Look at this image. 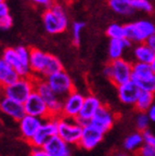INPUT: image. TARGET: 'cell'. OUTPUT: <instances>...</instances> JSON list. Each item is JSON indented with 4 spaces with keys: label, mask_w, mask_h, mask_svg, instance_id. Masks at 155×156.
<instances>
[{
    "label": "cell",
    "mask_w": 155,
    "mask_h": 156,
    "mask_svg": "<svg viewBox=\"0 0 155 156\" xmlns=\"http://www.w3.org/2000/svg\"><path fill=\"white\" fill-rule=\"evenodd\" d=\"M29 66L32 77L46 79L48 76L63 71V64L56 55L42 51L40 49H31Z\"/></svg>",
    "instance_id": "1"
},
{
    "label": "cell",
    "mask_w": 155,
    "mask_h": 156,
    "mask_svg": "<svg viewBox=\"0 0 155 156\" xmlns=\"http://www.w3.org/2000/svg\"><path fill=\"white\" fill-rule=\"evenodd\" d=\"M42 22L49 34H61L65 32L68 26L67 13L63 5L53 2L42 13Z\"/></svg>",
    "instance_id": "2"
},
{
    "label": "cell",
    "mask_w": 155,
    "mask_h": 156,
    "mask_svg": "<svg viewBox=\"0 0 155 156\" xmlns=\"http://www.w3.org/2000/svg\"><path fill=\"white\" fill-rule=\"evenodd\" d=\"M103 74L117 88L121 85H124L131 80L132 63L125 58L110 61L109 63L105 64L103 68Z\"/></svg>",
    "instance_id": "3"
},
{
    "label": "cell",
    "mask_w": 155,
    "mask_h": 156,
    "mask_svg": "<svg viewBox=\"0 0 155 156\" xmlns=\"http://www.w3.org/2000/svg\"><path fill=\"white\" fill-rule=\"evenodd\" d=\"M35 91L34 77H20L15 83L5 87H0V95L9 98L24 104L28 97Z\"/></svg>",
    "instance_id": "4"
},
{
    "label": "cell",
    "mask_w": 155,
    "mask_h": 156,
    "mask_svg": "<svg viewBox=\"0 0 155 156\" xmlns=\"http://www.w3.org/2000/svg\"><path fill=\"white\" fill-rule=\"evenodd\" d=\"M35 91L45 100L47 106H48L50 116L54 117V118H60L62 116L63 99L59 98L53 92V90L50 88L46 79L35 78Z\"/></svg>",
    "instance_id": "5"
},
{
    "label": "cell",
    "mask_w": 155,
    "mask_h": 156,
    "mask_svg": "<svg viewBox=\"0 0 155 156\" xmlns=\"http://www.w3.org/2000/svg\"><path fill=\"white\" fill-rule=\"evenodd\" d=\"M131 80L136 83L141 91L155 94V74L152 72L150 64L132 63V76Z\"/></svg>",
    "instance_id": "6"
},
{
    "label": "cell",
    "mask_w": 155,
    "mask_h": 156,
    "mask_svg": "<svg viewBox=\"0 0 155 156\" xmlns=\"http://www.w3.org/2000/svg\"><path fill=\"white\" fill-rule=\"evenodd\" d=\"M154 34L155 24L148 20H140L125 25V38L131 42L144 44L146 39Z\"/></svg>",
    "instance_id": "7"
},
{
    "label": "cell",
    "mask_w": 155,
    "mask_h": 156,
    "mask_svg": "<svg viewBox=\"0 0 155 156\" xmlns=\"http://www.w3.org/2000/svg\"><path fill=\"white\" fill-rule=\"evenodd\" d=\"M81 132L82 126L76 119L63 116L58 118V136L70 145H78Z\"/></svg>",
    "instance_id": "8"
},
{
    "label": "cell",
    "mask_w": 155,
    "mask_h": 156,
    "mask_svg": "<svg viewBox=\"0 0 155 156\" xmlns=\"http://www.w3.org/2000/svg\"><path fill=\"white\" fill-rule=\"evenodd\" d=\"M46 80L51 89L53 90V92L61 99H64L66 95L76 90L72 77L64 69L48 76Z\"/></svg>",
    "instance_id": "9"
},
{
    "label": "cell",
    "mask_w": 155,
    "mask_h": 156,
    "mask_svg": "<svg viewBox=\"0 0 155 156\" xmlns=\"http://www.w3.org/2000/svg\"><path fill=\"white\" fill-rule=\"evenodd\" d=\"M56 136H58V118L49 117L42 120V124L39 127L38 131L28 144L32 146V149L34 147L42 149L45 144Z\"/></svg>",
    "instance_id": "10"
},
{
    "label": "cell",
    "mask_w": 155,
    "mask_h": 156,
    "mask_svg": "<svg viewBox=\"0 0 155 156\" xmlns=\"http://www.w3.org/2000/svg\"><path fill=\"white\" fill-rule=\"evenodd\" d=\"M104 132L101 131L95 125L89 122V124L82 127L81 138H80L78 146L86 150V151L93 150L102 142V140L104 138Z\"/></svg>",
    "instance_id": "11"
},
{
    "label": "cell",
    "mask_w": 155,
    "mask_h": 156,
    "mask_svg": "<svg viewBox=\"0 0 155 156\" xmlns=\"http://www.w3.org/2000/svg\"><path fill=\"white\" fill-rule=\"evenodd\" d=\"M24 110L26 115L37 117L42 120L51 117L45 100L36 91H34L24 102Z\"/></svg>",
    "instance_id": "12"
},
{
    "label": "cell",
    "mask_w": 155,
    "mask_h": 156,
    "mask_svg": "<svg viewBox=\"0 0 155 156\" xmlns=\"http://www.w3.org/2000/svg\"><path fill=\"white\" fill-rule=\"evenodd\" d=\"M85 101V95L77 90H74L63 99L62 116L76 119L81 111L82 104Z\"/></svg>",
    "instance_id": "13"
},
{
    "label": "cell",
    "mask_w": 155,
    "mask_h": 156,
    "mask_svg": "<svg viewBox=\"0 0 155 156\" xmlns=\"http://www.w3.org/2000/svg\"><path fill=\"white\" fill-rule=\"evenodd\" d=\"M102 105H103V103H102L101 101L99 100V98L96 97L95 94L85 95V101H84V104H82L81 111H80L79 115H78V117L76 118V120H77L82 127L85 126V125L89 124Z\"/></svg>",
    "instance_id": "14"
},
{
    "label": "cell",
    "mask_w": 155,
    "mask_h": 156,
    "mask_svg": "<svg viewBox=\"0 0 155 156\" xmlns=\"http://www.w3.org/2000/svg\"><path fill=\"white\" fill-rule=\"evenodd\" d=\"M115 120H116L115 113L109 106L103 104L100 107V110L98 111L97 114L95 115V117L92 118V120L90 122L95 125L97 128H99L101 131L106 133L107 131H110L113 128Z\"/></svg>",
    "instance_id": "15"
},
{
    "label": "cell",
    "mask_w": 155,
    "mask_h": 156,
    "mask_svg": "<svg viewBox=\"0 0 155 156\" xmlns=\"http://www.w3.org/2000/svg\"><path fill=\"white\" fill-rule=\"evenodd\" d=\"M2 60H5L10 66H12L14 68L16 73L19 74L21 77H31L32 73H31V66L28 64L24 63L21 60V58L17 54L15 48H7L3 51Z\"/></svg>",
    "instance_id": "16"
},
{
    "label": "cell",
    "mask_w": 155,
    "mask_h": 156,
    "mask_svg": "<svg viewBox=\"0 0 155 156\" xmlns=\"http://www.w3.org/2000/svg\"><path fill=\"white\" fill-rule=\"evenodd\" d=\"M0 111L5 116L16 122H20L26 115L23 103H20L9 98L1 97V95H0Z\"/></svg>",
    "instance_id": "17"
},
{
    "label": "cell",
    "mask_w": 155,
    "mask_h": 156,
    "mask_svg": "<svg viewBox=\"0 0 155 156\" xmlns=\"http://www.w3.org/2000/svg\"><path fill=\"white\" fill-rule=\"evenodd\" d=\"M41 124H42V119L40 118L31 116V115H25L19 122V129L22 139L29 143L36 132L38 131Z\"/></svg>",
    "instance_id": "18"
},
{
    "label": "cell",
    "mask_w": 155,
    "mask_h": 156,
    "mask_svg": "<svg viewBox=\"0 0 155 156\" xmlns=\"http://www.w3.org/2000/svg\"><path fill=\"white\" fill-rule=\"evenodd\" d=\"M140 92H141V90L139 89V87L133 83L132 80L117 87L118 99H119V101L125 105L135 106Z\"/></svg>",
    "instance_id": "19"
},
{
    "label": "cell",
    "mask_w": 155,
    "mask_h": 156,
    "mask_svg": "<svg viewBox=\"0 0 155 156\" xmlns=\"http://www.w3.org/2000/svg\"><path fill=\"white\" fill-rule=\"evenodd\" d=\"M42 149L49 156H72V145L56 136L48 141Z\"/></svg>",
    "instance_id": "20"
},
{
    "label": "cell",
    "mask_w": 155,
    "mask_h": 156,
    "mask_svg": "<svg viewBox=\"0 0 155 156\" xmlns=\"http://www.w3.org/2000/svg\"><path fill=\"white\" fill-rule=\"evenodd\" d=\"M132 42L128 39H110L109 44V58L110 61H115L123 58L124 52L127 48H130Z\"/></svg>",
    "instance_id": "21"
},
{
    "label": "cell",
    "mask_w": 155,
    "mask_h": 156,
    "mask_svg": "<svg viewBox=\"0 0 155 156\" xmlns=\"http://www.w3.org/2000/svg\"><path fill=\"white\" fill-rule=\"evenodd\" d=\"M20 77L21 76L16 73L14 68L0 58V87L11 85L15 83Z\"/></svg>",
    "instance_id": "22"
},
{
    "label": "cell",
    "mask_w": 155,
    "mask_h": 156,
    "mask_svg": "<svg viewBox=\"0 0 155 156\" xmlns=\"http://www.w3.org/2000/svg\"><path fill=\"white\" fill-rule=\"evenodd\" d=\"M132 53L136 62L146 64H151L155 55V52L152 51L146 44H137L133 48Z\"/></svg>",
    "instance_id": "23"
},
{
    "label": "cell",
    "mask_w": 155,
    "mask_h": 156,
    "mask_svg": "<svg viewBox=\"0 0 155 156\" xmlns=\"http://www.w3.org/2000/svg\"><path fill=\"white\" fill-rule=\"evenodd\" d=\"M144 144L142 132H132L124 140V150L126 152H138Z\"/></svg>",
    "instance_id": "24"
},
{
    "label": "cell",
    "mask_w": 155,
    "mask_h": 156,
    "mask_svg": "<svg viewBox=\"0 0 155 156\" xmlns=\"http://www.w3.org/2000/svg\"><path fill=\"white\" fill-rule=\"evenodd\" d=\"M107 5L112 11L124 16H128L135 12L130 0H107Z\"/></svg>",
    "instance_id": "25"
},
{
    "label": "cell",
    "mask_w": 155,
    "mask_h": 156,
    "mask_svg": "<svg viewBox=\"0 0 155 156\" xmlns=\"http://www.w3.org/2000/svg\"><path fill=\"white\" fill-rule=\"evenodd\" d=\"M153 104H154V94L146 92V91H141L138 97V100L135 104V108L139 113H146Z\"/></svg>",
    "instance_id": "26"
},
{
    "label": "cell",
    "mask_w": 155,
    "mask_h": 156,
    "mask_svg": "<svg viewBox=\"0 0 155 156\" xmlns=\"http://www.w3.org/2000/svg\"><path fill=\"white\" fill-rule=\"evenodd\" d=\"M106 35L110 39H124L125 38V25L117 24V23L109 25V27L106 28Z\"/></svg>",
    "instance_id": "27"
},
{
    "label": "cell",
    "mask_w": 155,
    "mask_h": 156,
    "mask_svg": "<svg viewBox=\"0 0 155 156\" xmlns=\"http://www.w3.org/2000/svg\"><path fill=\"white\" fill-rule=\"evenodd\" d=\"M150 118H149L146 113H138L135 119V124H136V128L138 129L139 132H144L149 129L150 126Z\"/></svg>",
    "instance_id": "28"
},
{
    "label": "cell",
    "mask_w": 155,
    "mask_h": 156,
    "mask_svg": "<svg viewBox=\"0 0 155 156\" xmlns=\"http://www.w3.org/2000/svg\"><path fill=\"white\" fill-rule=\"evenodd\" d=\"M130 1L135 11H142V12L146 13H151L154 10L150 0H130Z\"/></svg>",
    "instance_id": "29"
},
{
    "label": "cell",
    "mask_w": 155,
    "mask_h": 156,
    "mask_svg": "<svg viewBox=\"0 0 155 156\" xmlns=\"http://www.w3.org/2000/svg\"><path fill=\"white\" fill-rule=\"evenodd\" d=\"M86 24L84 22H74L72 27V36H73V44L75 46H79L81 40V33L85 28Z\"/></svg>",
    "instance_id": "30"
},
{
    "label": "cell",
    "mask_w": 155,
    "mask_h": 156,
    "mask_svg": "<svg viewBox=\"0 0 155 156\" xmlns=\"http://www.w3.org/2000/svg\"><path fill=\"white\" fill-rule=\"evenodd\" d=\"M143 134V140H144V144H148V145L155 147V133H153L150 130H146V131L142 132Z\"/></svg>",
    "instance_id": "31"
},
{
    "label": "cell",
    "mask_w": 155,
    "mask_h": 156,
    "mask_svg": "<svg viewBox=\"0 0 155 156\" xmlns=\"http://www.w3.org/2000/svg\"><path fill=\"white\" fill-rule=\"evenodd\" d=\"M139 156H155V147L148 145V144H143L142 147L138 151Z\"/></svg>",
    "instance_id": "32"
},
{
    "label": "cell",
    "mask_w": 155,
    "mask_h": 156,
    "mask_svg": "<svg viewBox=\"0 0 155 156\" xmlns=\"http://www.w3.org/2000/svg\"><path fill=\"white\" fill-rule=\"evenodd\" d=\"M12 25H13V19L10 14L5 16L0 21V29H3V30H7V29L11 28Z\"/></svg>",
    "instance_id": "33"
},
{
    "label": "cell",
    "mask_w": 155,
    "mask_h": 156,
    "mask_svg": "<svg viewBox=\"0 0 155 156\" xmlns=\"http://www.w3.org/2000/svg\"><path fill=\"white\" fill-rule=\"evenodd\" d=\"M10 12H9V5L5 2H0V21L3 19L5 16L9 15Z\"/></svg>",
    "instance_id": "34"
},
{
    "label": "cell",
    "mask_w": 155,
    "mask_h": 156,
    "mask_svg": "<svg viewBox=\"0 0 155 156\" xmlns=\"http://www.w3.org/2000/svg\"><path fill=\"white\" fill-rule=\"evenodd\" d=\"M28 1L34 3V5H41V7H46V8H49L53 3V0H28Z\"/></svg>",
    "instance_id": "35"
},
{
    "label": "cell",
    "mask_w": 155,
    "mask_h": 156,
    "mask_svg": "<svg viewBox=\"0 0 155 156\" xmlns=\"http://www.w3.org/2000/svg\"><path fill=\"white\" fill-rule=\"evenodd\" d=\"M144 44H146V46L149 47V48L152 50V51L155 52V34L152 35L151 37H149L148 39H146V41L144 42Z\"/></svg>",
    "instance_id": "36"
},
{
    "label": "cell",
    "mask_w": 155,
    "mask_h": 156,
    "mask_svg": "<svg viewBox=\"0 0 155 156\" xmlns=\"http://www.w3.org/2000/svg\"><path fill=\"white\" fill-rule=\"evenodd\" d=\"M31 156H49L48 154L46 153L44 149H32V152H31Z\"/></svg>",
    "instance_id": "37"
},
{
    "label": "cell",
    "mask_w": 155,
    "mask_h": 156,
    "mask_svg": "<svg viewBox=\"0 0 155 156\" xmlns=\"http://www.w3.org/2000/svg\"><path fill=\"white\" fill-rule=\"evenodd\" d=\"M146 114H148L149 118H150V122H155V103L150 107V108H149L148 112H146Z\"/></svg>",
    "instance_id": "38"
},
{
    "label": "cell",
    "mask_w": 155,
    "mask_h": 156,
    "mask_svg": "<svg viewBox=\"0 0 155 156\" xmlns=\"http://www.w3.org/2000/svg\"><path fill=\"white\" fill-rule=\"evenodd\" d=\"M115 156H129V155H128V153H127L126 151H125V152L121 151V152H117V153L115 154Z\"/></svg>",
    "instance_id": "39"
},
{
    "label": "cell",
    "mask_w": 155,
    "mask_h": 156,
    "mask_svg": "<svg viewBox=\"0 0 155 156\" xmlns=\"http://www.w3.org/2000/svg\"><path fill=\"white\" fill-rule=\"evenodd\" d=\"M151 68H152V72L155 74V55H154V58H153V61L151 62Z\"/></svg>",
    "instance_id": "40"
},
{
    "label": "cell",
    "mask_w": 155,
    "mask_h": 156,
    "mask_svg": "<svg viewBox=\"0 0 155 156\" xmlns=\"http://www.w3.org/2000/svg\"><path fill=\"white\" fill-rule=\"evenodd\" d=\"M0 2H5V0H0Z\"/></svg>",
    "instance_id": "41"
}]
</instances>
